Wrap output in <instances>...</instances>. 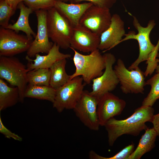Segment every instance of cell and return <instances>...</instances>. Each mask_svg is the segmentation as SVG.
<instances>
[{
  "label": "cell",
  "instance_id": "1",
  "mask_svg": "<svg viewBox=\"0 0 159 159\" xmlns=\"http://www.w3.org/2000/svg\"><path fill=\"white\" fill-rule=\"evenodd\" d=\"M154 112L152 107L142 105L125 119L118 120L114 117L109 119L104 126L109 146H112L117 138L123 135H138L148 128L146 123L151 122Z\"/></svg>",
  "mask_w": 159,
  "mask_h": 159
},
{
  "label": "cell",
  "instance_id": "2",
  "mask_svg": "<svg viewBox=\"0 0 159 159\" xmlns=\"http://www.w3.org/2000/svg\"><path fill=\"white\" fill-rule=\"evenodd\" d=\"M74 52L73 61L75 67V72L70 75V80L81 76L83 81L89 84L92 80L101 75L105 68L104 57L97 49L87 55L79 53L70 48Z\"/></svg>",
  "mask_w": 159,
  "mask_h": 159
},
{
  "label": "cell",
  "instance_id": "3",
  "mask_svg": "<svg viewBox=\"0 0 159 159\" xmlns=\"http://www.w3.org/2000/svg\"><path fill=\"white\" fill-rule=\"evenodd\" d=\"M27 67L17 58L0 56V77L11 85L18 87L19 102L23 103L24 94L27 85Z\"/></svg>",
  "mask_w": 159,
  "mask_h": 159
},
{
  "label": "cell",
  "instance_id": "4",
  "mask_svg": "<svg viewBox=\"0 0 159 159\" xmlns=\"http://www.w3.org/2000/svg\"><path fill=\"white\" fill-rule=\"evenodd\" d=\"M47 26L49 38L63 49L70 48L73 27L54 7L47 10Z\"/></svg>",
  "mask_w": 159,
  "mask_h": 159
},
{
  "label": "cell",
  "instance_id": "5",
  "mask_svg": "<svg viewBox=\"0 0 159 159\" xmlns=\"http://www.w3.org/2000/svg\"><path fill=\"white\" fill-rule=\"evenodd\" d=\"M133 25L137 30L136 34L134 31L129 32L125 34V37L120 42L127 40L134 39L136 40L139 46V54L137 59L129 66L128 69H133L138 67L142 62L146 61L150 54L155 48V46L153 44L150 39V34L155 25L154 20H150L146 27L142 26L137 18L133 16Z\"/></svg>",
  "mask_w": 159,
  "mask_h": 159
},
{
  "label": "cell",
  "instance_id": "6",
  "mask_svg": "<svg viewBox=\"0 0 159 159\" xmlns=\"http://www.w3.org/2000/svg\"><path fill=\"white\" fill-rule=\"evenodd\" d=\"M116 63L114 69L122 92L125 94L143 93L146 85L144 72L139 67L128 69L120 59H118Z\"/></svg>",
  "mask_w": 159,
  "mask_h": 159
},
{
  "label": "cell",
  "instance_id": "7",
  "mask_svg": "<svg viewBox=\"0 0 159 159\" xmlns=\"http://www.w3.org/2000/svg\"><path fill=\"white\" fill-rule=\"evenodd\" d=\"M82 77H76L56 90L53 107L59 113L64 110L73 109L84 90Z\"/></svg>",
  "mask_w": 159,
  "mask_h": 159
},
{
  "label": "cell",
  "instance_id": "8",
  "mask_svg": "<svg viewBox=\"0 0 159 159\" xmlns=\"http://www.w3.org/2000/svg\"><path fill=\"white\" fill-rule=\"evenodd\" d=\"M99 100V97L84 90L73 109L80 121L92 130H98L100 126L97 111Z\"/></svg>",
  "mask_w": 159,
  "mask_h": 159
},
{
  "label": "cell",
  "instance_id": "9",
  "mask_svg": "<svg viewBox=\"0 0 159 159\" xmlns=\"http://www.w3.org/2000/svg\"><path fill=\"white\" fill-rule=\"evenodd\" d=\"M105 62V68L102 74L92 81V95L100 97L114 90L119 83L113 66L116 61L114 55L111 53L103 54Z\"/></svg>",
  "mask_w": 159,
  "mask_h": 159
},
{
  "label": "cell",
  "instance_id": "10",
  "mask_svg": "<svg viewBox=\"0 0 159 159\" xmlns=\"http://www.w3.org/2000/svg\"><path fill=\"white\" fill-rule=\"evenodd\" d=\"M32 39L14 31L0 28V56L12 57L27 51Z\"/></svg>",
  "mask_w": 159,
  "mask_h": 159
},
{
  "label": "cell",
  "instance_id": "11",
  "mask_svg": "<svg viewBox=\"0 0 159 159\" xmlns=\"http://www.w3.org/2000/svg\"><path fill=\"white\" fill-rule=\"evenodd\" d=\"M112 17L109 9L93 4L84 13L79 24L100 37L110 26Z\"/></svg>",
  "mask_w": 159,
  "mask_h": 159
},
{
  "label": "cell",
  "instance_id": "12",
  "mask_svg": "<svg viewBox=\"0 0 159 159\" xmlns=\"http://www.w3.org/2000/svg\"><path fill=\"white\" fill-rule=\"evenodd\" d=\"M47 10L39 9L35 13L37 21V32L34 40L26 52L27 55L31 58L39 53L47 54L53 44L49 40L47 26Z\"/></svg>",
  "mask_w": 159,
  "mask_h": 159
},
{
  "label": "cell",
  "instance_id": "13",
  "mask_svg": "<svg viewBox=\"0 0 159 159\" xmlns=\"http://www.w3.org/2000/svg\"><path fill=\"white\" fill-rule=\"evenodd\" d=\"M126 105L124 100L110 92L99 97L97 111L100 126H104L110 118L120 115Z\"/></svg>",
  "mask_w": 159,
  "mask_h": 159
},
{
  "label": "cell",
  "instance_id": "14",
  "mask_svg": "<svg viewBox=\"0 0 159 159\" xmlns=\"http://www.w3.org/2000/svg\"><path fill=\"white\" fill-rule=\"evenodd\" d=\"M100 41V36L79 24L73 27L70 48L90 53L98 49Z\"/></svg>",
  "mask_w": 159,
  "mask_h": 159
},
{
  "label": "cell",
  "instance_id": "15",
  "mask_svg": "<svg viewBox=\"0 0 159 159\" xmlns=\"http://www.w3.org/2000/svg\"><path fill=\"white\" fill-rule=\"evenodd\" d=\"M125 34L124 21L119 14H113L109 27L100 37L98 49L105 52L112 48L120 43Z\"/></svg>",
  "mask_w": 159,
  "mask_h": 159
},
{
  "label": "cell",
  "instance_id": "16",
  "mask_svg": "<svg viewBox=\"0 0 159 159\" xmlns=\"http://www.w3.org/2000/svg\"><path fill=\"white\" fill-rule=\"evenodd\" d=\"M59 48L58 45L54 43L46 55H41L37 54L35 55L34 59H31L26 55L25 58L28 62L26 66L28 71L40 68L49 69L57 61L71 57V54L60 52Z\"/></svg>",
  "mask_w": 159,
  "mask_h": 159
},
{
  "label": "cell",
  "instance_id": "17",
  "mask_svg": "<svg viewBox=\"0 0 159 159\" xmlns=\"http://www.w3.org/2000/svg\"><path fill=\"white\" fill-rule=\"evenodd\" d=\"M93 4L91 2L67 4L56 1L54 7L69 22L73 27L79 24L80 20L86 11Z\"/></svg>",
  "mask_w": 159,
  "mask_h": 159
},
{
  "label": "cell",
  "instance_id": "18",
  "mask_svg": "<svg viewBox=\"0 0 159 159\" xmlns=\"http://www.w3.org/2000/svg\"><path fill=\"white\" fill-rule=\"evenodd\" d=\"M18 6L20 13L17 21L13 24H9L6 28L12 30L17 33L19 31H22L25 33L29 38L32 39L33 37L35 38L36 34L29 25V17L34 11L31 8L25 6L21 2L20 3Z\"/></svg>",
  "mask_w": 159,
  "mask_h": 159
},
{
  "label": "cell",
  "instance_id": "19",
  "mask_svg": "<svg viewBox=\"0 0 159 159\" xmlns=\"http://www.w3.org/2000/svg\"><path fill=\"white\" fill-rule=\"evenodd\" d=\"M142 135L137 148L128 159H140L145 153L151 151L155 146L157 136L154 128L148 127Z\"/></svg>",
  "mask_w": 159,
  "mask_h": 159
},
{
  "label": "cell",
  "instance_id": "20",
  "mask_svg": "<svg viewBox=\"0 0 159 159\" xmlns=\"http://www.w3.org/2000/svg\"><path fill=\"white\" fill-rule=\"evenodd\" d=\"M66 59L59 60L50 68V86L57 90L70 80V75L65 70Z\"/></svg>",
  "mask_w": 159,
  "mask_h": 159
},
{
  "label": "cell",
  "instance_id": "21",
  "mask_svg": "<svg viewBox=\"0 0 159 159\" xmlns=\"http://www.w3.org/2000/svg\"><path fill=\"white\" fill-rule=\"evenodd\" d=\"M20 101V95L17 87H11L0 79V112L16 105Z\"/></svg>",
  "mask_w": 159,
  "mask_h": 159
},
{
  "label": "cell",
  "instance_id": "22",
  "mask_svg": "<svg viewBox=\"0 0 159 159\" xmlns=\"http://www.w3.org/2000/svg\"><path fill=\"white\" fill-rule=\"evenodd\" d=\"M56 90L49 86L28 84L25 90L24 97L47 100L53 103L55 99Z\"/></svg>",
  "mask_w": 159,
  "mask_h": 159
},
{
  "label": "cell",
  "instance_id": "23",
  "mask_svg": "<svg viewBox=\"0 0 159 159\" xmlns=\"http://www.w3.org/2000/svg\"><path fill=\"white\" fill-rule=\"evenodd\" d=\"M50 71L49 69L40 68L29 71L27 74L28 84L49 86Z\"/></svg>",
  "mask_w": 159,
  "mask_h": 159
},
{
  "label": "cell",
  "instance_id": "24",
  "mask_svg": "<svg viewBox=\"0 0 159 159\" xmlns=\"http://www.w3.org/2000/svg\"><path fill=\"white\" fill-rule=\"evenodd\" d=\"M146 85L151 87L147 97L143 100L142 105L152 107L159 99V73H157L146 81Z\"/></svg>",
  "mask_w": 159,
  "mask_h": 159
},
{
  "label": "cell",
  "instance_id": "25",
  "mask_svg": "<svg viewBox=\"0 0 159 159\" xmlns=\"http://www.w3.org/2000/svg\"><path fill=\"white\" fill-rule=\"evenodd\" d=\"M135 149L134 144L132 143L126 146L114 155L105 157L100 155L93 150L90 151L89 158L91 159H128Z\"/></svg>",
  "mask_w": 159,
  "mask_h": 159
},
{
  "label": "cell",
  "instance_id": "26",
  "mask_svg": "<svg viewBox=\"0 0 159 159\" xmlns=\"http://www.w3.org/2000/svg\"><path fill=\"white\" fill-rule=\"evenodd\" d=\"M15 11L4 0H1L0 2V25L1 27L6 28L9 24L11 16Z\"/></svg>",
  "mask_w": 159,
  "mask_h": 159
},
{
  "label": "cell",
  "instance_id": "27",
  "mask_svg": "<svg viewBox=\"0 0 159 159\" xmlns=\"http://www.w3.org/2000/svg\"><path fill=\"white\" fill-rule=\"evenodd\" d=\"M159 49V42L155 46L154 49L150 54L146 61L147 66L144 72L145 77L151 75L153 73L159 62V59L157 58Z\"/></svg>",
  "mask_w": 159,
  "mask_h": 159
},
{
  "label": "cell",
  "instance_id": "28",
  "mask_svg": "<svg viewBox=\"0 0 159 159\" xmlns=\"http://www.w3.org/2000/svg\"><path fill=\"white\" fill-rule=\"evenodd\" d=\"M57 1V0H56ZM23 1L33 11L39 9L48 10L54 7L56 1L54 0H24Z\"/></svg>",
  "mask_w": 159,
  "mask_h": 159
},
{
  "label": "cell",
  "instance_id": "29",
  "mask_svg": "<svg viewBox=\"0 0 159 159\" xmlns=\"http://www.w3.org/2000/svg\"><path fill=\"white\" fill-rule=\"evenodd\" d=\"M117 0H73L74 3H78L86 1L97 6L110 9L115 4Z\"/></svg>",
  "mask_w": 159,
  "mask_h": 159
},
{
  "label": "cell",
  "instance_id": "30",
  "mask_svg": "<svg viewBox=\"0 0 159 159\" xmlns=\"http://www.w3.org/2000/svg\"><path fill=\"white\" fill-rule=\"evenodd\" d=\"M0 132L3 134L6 138L14 140L19 141H21L22 138L18 135L12 132L7 129L4 125L0 116Z\"/></svg>",
  "mask_w": 159,
  "mask_h": 159
},
{
  "label": "cell",
  "instance_id": "31",
  "mask_svg": "<svg viewBox=\"0 0 159 159\" xmlns=\"http://www.w3.org/2000/svg\"><path fill=\"white\" fill-rule=\"evenodd\" d=\"M151 122L153 125V127L157 132V136L159 137V113L153 115Z\"/></svg>",
  "mask_w": 159,
  "mask_h": 159
},
{
  "label": "cell",
  "instance_id": "32",
  "mask_svg": "<svg viewBox=\"0 0 159 159\" xmlns=\"http://www.w3.org/2000/svg\"><path fill=\"white\" fill-rule=\"evenodd\" d=\"M15 11L17 6L24 0H4Z\"/></svg>",
  "mask_w": 159,
  "mask_h": 159
},
{
  "label": "cell",
  "instance_id": "33",
  "mask_svg": "<svg viewBox=\"0 0 159 159\" xmlns=\"http://www.w3.org/2000/svg\"><path fill=\"white\" fill-rule=\"evenodd\" d=\"M157 57L159 58V53H158L157 55ZM156 72L157 73H159V62H158V65H157L156 68L155 69Z\"/></svg>",
  "mask_w": 159,
  "mask_h": 159
},
{
  "label": "cell",
  "instance_id": "34",
  "mask_svg": "<svg viewBox=\"0 0 159 159\" xmlns=\"http://www.w3.org/2000/svg\"><path fill=\"white\" fill-rule=\"evenodd\" d=\"M63 0V1H67V0Z\"/></svg>",
  "mask_w": 159,
  "mask_h": 159
},
{
  "label": "cell",
  "instance_id": "35",
  "mask_svg": "<svg viewBox=\"0 0 159 159\" xmlns=\"http://www.w3.org/2000/svg\"><path fill=\"white\" fill-rule=\"evenodd\" d=\"M54 0L56 1V0Z\"/></svg>",
  "mask_w": 159,
  "mask_h": 159
}]
</instances>
